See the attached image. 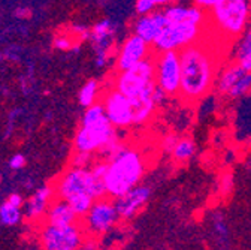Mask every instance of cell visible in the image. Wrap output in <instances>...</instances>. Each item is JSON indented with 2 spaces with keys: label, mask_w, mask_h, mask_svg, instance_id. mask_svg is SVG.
I'll list each match as a JSON object with an SVG mask.
<instances>
[{
  "label": "cell",
  "mask_w": 251,
  "mask_h": 250,
  "mask_svg": "<svg viewBox=\"0 0 251 250\" xmlns=\"http://www.w3.org/2000/svg\"><path fill=\"white\" fill-rule=\"evenodd\" d=\"M181 88L179 98L185 104H196L208 98L214 90L220 71V58L214 47L196 42L179 51Z\"/></svg>",
  "instance_id": "1"
},
{
  "label": "cell",
  "mask_w": 251,
  "mask_h": 250,
  "mask_svg": "<svg viewBox=\"0 0 251 250\" xmlns=\"http://www.w3.org/2000/svg\"><path fill=\"white\" fill-rule=\"evenodd\" d=\"M55 192L60 199H65L71 204L78 217L85 216L96 199L108 195L105 178L96 175L91 168L75 167H71V169L61 175Z\"/></svg>",
  "instance_id": "2"
},
{
  "label": "cell",
  "mask_w": 251,
  "mask_h": 250,
  "mask_svg": "<svg viewBox=\"0 0 251 250\" xmlns=\"http://www.w3.org/2000/svg\"><path fill=\"white\" fill-rule=\"evenodd\" d=\"M106 162V194L114 199L141 184L147 171L145 156L127 144H124Z\"/></svg>",
  "instance_id": "3"
},
{
  "label": "cell",
  "mask_w": 251,
  "mask_h": 250,
  "mask_svg": "<svg viewBox=\"0 0 251 250\" xmlns=\"http://www.w3.org/2000/svg\"><path fill=\"white\" fill-rule=\"evenodd\" d=\"M251 18L250 0H220L208 12L211 23L223 38H239L248 27Z\"/></svg>",
  "instance_id": "4"
},
{
  "label": "cell",
  "mask_w": 251,
  "mask_h": 250,
  "mask_svg": "<svg viewBox=\"0 0 251 250\" xmlns=\"http://www.w3.org/2000/svg\"><path fill=\"white\" fill-rule=\"evenodd\" d=\"M155 61L154 54L148 58L139 61L138 65L132 66L117 74L112 87L120 90L123 95L130 99L142 96L155 88Z\"/></svg>",
  "instance_id": "5"
},
{
  "label": "cell",
  "mask_w": 251,
  "mask_h": 250,
  "mask_svg": "<svg viewBox=\"0 0 251 250\" xmlns=\"http://www.w3.org/2000/svg\"><path fill=\"white\" fill-rule=\"evenodd\" d=\"M205 26L193 24V23H169L162 35L152 44L154 53L165 51H181L185 47L196 44L202 36V30Z\"/></svg>",
  "instance_id": "6"
},
{
  "label": "cell",
  "mask_w": 251,
  "mask_h": 250,
  "mask_svg": "<svg viewBox=\"0 0 251 250\" xmlns=\"http://www.w3.org/2000/svg\"><path fill=\"white\" fill-rule=\"evenodd\" d=\"M115 137V128L108 117L94 121L90 124H81L74 141V147L76 151H87L96 154L99 153L108 142H111Z\"/></svg>",
  "instance_id": "7"
},
{
  "label": "cell",
  "mask_w": 251,
  "mask_h": 250,
  "mask_svg": "<svg viewBox=\"0 0 251 250\" xmlns=\"http://www.w3.org/2000/svg\"><path fill=\"white\" fill-rule=\"evenodd\" d=\"M155 84L169 98L179 96L181 88V58L178 51L154 53Z\"/></svg>",
  "instance_id": "8"
},
{
  "label": "cell",
  "mask_w": 251,
  "mask_h": 250,
  "mask_svg": "<svg viewBox=\"0 0 251 250\" xmlns=\"http://www.w3.org/2000/svg\"><path fill=\"white\" fill-rule=\"evenodd\" d=\"M103 104L106 117L112 123L115 129H126L135 126V114H133V104L132 99L127 98L115 87H109L100 101Z\"/></svg>",
  "instance_id": "9"
},
{
  "label": "cell",
  "mask_w": 251,
  "mask_h": 250,
  "mask_svg": "<svg viewBox=\"0 0 251 250\" xmlns=\"http://www.w3.org/2000/svg\"><path fill=\"white\" fill-rule=\"evenodd\" d=\"M41 243L44 250H76L84 243L82 231L76 223L66 226L48 223L41 232Z\"/></svg>",
  "instance_id": "10"
},
{
  "label": "cell",
  "mask_w": 251,
  "mask_h": 250,
  "mask_svg": "<svg viewBox=\"0 0 251 250\" xmlns=\"http://www.w3.org/2000/svg\"><path fill=\"white\" fill-rule=\"evenodd\" d=\"M85 217V228L91 235H103L109 232L120 221L115 202L106 198L96 199Z\"/></svg>",
  "instance_id": "11"
},
{
  "label": "cell",
  "mask_w": 251,
  "mask_h": 250,
  "mask_svg": "<svg viewBox=\"0 0 251 250\" xmlns=\"http://www.w3.org/2000/svg\"><path fill=\"white\" fill-rule=\"evenodd\" d=\"M152 54H154L152 45L133 33L129 38H126L120 45L115 56V68L118 72L130 69L132 66L138 65L139 61L148 58Z\"/></svg>",
  "instance_id": "12"
},
{
  "label": "cell",
  "mask_w": 251,
  "mask_h": 250,
  "mask_svg": "<svg viewBox=\"0 0 251 250\" xmlns=\"http://www.w3.org/2000/svg\"><path fill=\"white\" fill-rule=\"evenodd\" d=\"M150 196H151L150 187L145 184H138L127 194L115 198L114 202L120 214V219H123V221H130V219H133L145 207Z\"/></svg>",
  "instance_id": "13"
},
{
  "label": "cell",
  "mask_w": 251,
  "mask_h": 250,
  "mask_svg": "<svg viewBox=\"0 0 251 250\" xmlns=\"http://www.w3.org/2000/svg\"><path fill=\"white\" fill-rule=\"evenodd\" d=\"M169 24L163 9H155L150 14L139 15L133 26V33L141 36L148 44H154L155 39L162 35L165 27Z\"/></svg>",
  "instance_id": "14"
},
{
  "label": "cell",
  "mask_w": 251,
  "mask_h": 250,
  "mask_svg": "<svg viewBox=\"0 0 251 250\" xmlns=\"http://www.w3.org/2000/svg\"><path fill=\"white\" fill-rule=\"evenodd\" d=\"M169 23H193L199 26L208 24V12L199 6L193 5H181L172 3L163 8Z\"/></svg>",
  "instance_id": "15"
},
{
  "label": "cell",
  "mask_w": 251,
  "mask_h": 250,
  "mask_svg": "<svg viewBox=\"0 0 251 250\" xmlns=\"http://www.w3.org/2000/svg\"><path fill=\"white\" fill-rule=\"evenodd\" d=\"M115 35H117V26L114 24L112 20L105 18L93 26L88 41H91V45L94 50L112 51V47L115 42Z\"/></svg>",
  "instance_id": "16"
},
{
  "label": "cell",
  "mask_w": 251,
  "mask_h": 250,
  "mask_svg": "<svg viewBox=\"0 0 251 250\" xmlns=\"http://www.w3.org/2000/svg\"><path fill=\"white\" fill-rule=\"evenodd\" d=\"M247 72V69H244L241 65H238L236 61H230V63L225 65L220 68L217 80H215V85L214 90L218 96L227 98L229 91L233 88V85L242 78V75Z\"/></svg>",
  "instance_id": "17"
},
{
  "label": "cell",
  "mask_w": 251,
  "mask_h": 250,
  "mask_svg": "<svg viewBox=\"0 0 251 250\" xmlns=\"http://www.w3.org/2000/svg\"><path fill=\"white\" fill-rule=\"evenodd\" d=\"M47 217H48V223L55 226L74 225L78 221V214L74 211L71 204L65 199H58L54 204H51L47 211Z\"/></svg>",
  "instance_id": "18"
},
{
  "label": "cell",
  "mask_w": 251,
  "mask_h": 250,
  "mask_svg": "<svg viewBox=\"0 0 251 250\" xmlns=\"http://www.w3.org/2000/svg\"><path fill=\"white\" fill-rule=\"evenodd\" d=\"M54 195V189L51 186H44L35 192L25 205V214L28 219H36L45 214L50 208V201Z\"/></svg>",
  "instance_id": "19"
},
{
  "label": "cell",
  "mask_w": 251,
  "mask_h": 250,
  "mask_svg": "<svg viewBox=\"0 0 251 250\" xmlns=\"http://www.w3.org/2000/svg\"><path fill=\"white\" fill-rule=\"evenodd\" d=\"M152 91L132 99L133 114H135V123H133L135 126H142V124L148 123L151 120V117L154 115L155 110L159 108V105L155 104V101L152 98Z\"/></svg>",
  "instance_id": "20"
},
{
  "label": "cell",
  "mask_w": 251,
  "mask_h": 250,
  "mask_svg": "<svg viewBox=\"0 0 251 250\" xmlns=\"http://www.w3.org/2000/svg\"><path fill=\"white\" fill-rule=\"evenodd\" d=\"M233 61H236L244 69L251 71V26H248L245 32L238 38L233 51Z\"/></svg>",
  "instance_id": "21"
},
{
  "label": "cell",
  "mask_w": 251,
  "mask_h": 250,
  "mask_svg": "<svg viewBox=\"0 0 251 250\" xmlns=\"http://www.w3.org/2000/svg\"><path fill=\"white\" fill-rule=\"evenodd\" d=\"M99 93H100V84L96 80H90L87 81L81 90H79V95H78V101L84 108L91 107L93 104H96L99 99Z\"/></svg>",
  "instance_id": "22"
},
{
  "label": "cell",
  "mask_w": 251,
  "mask_h": 250,
  "mask_svg": "<svg viewBox=\"0 0 251 250\" xmlns=\"http://www.w3.org/2000/svg\"><path fill=\"white\" fill-rule=\"evenodd\" d=\"M196 153V144L190 138H179L174 151H172V158L176 162H187L190 161Z\"/></svg>",
  "instance_id": "23"
},
{
  "label": "cell",
  "mask_w": 251,
  "mask_h": 250,
  "mask_svg": "<svg viewBox=\"0 0 251 250\" xmlns=\"http://www.w3.org/2000/svg\"><path fill=\"white\" fill-rule=\"evenodd\" d=\"M250 91H251V71H247V72L242 75V78H241V80L233 85V88L229 91L227 99L236 101V99L245 98Z\"/></svg>",
  "instance_id": "24"
},
{
  "label": "cell",
  "mask_w": 251,
  "mask_h": 250,
  "mask_svg": "<svg viewBox=\"0 0 251 250\" xmlns=\"http://www.w3.org/2000/svg\"><path fill=\"white\" fill-rule=\"evenodd\" d=\"M21 219V211L18 207L12 205L9 201L3 202L0 205V221L5 225H15L20 222Z\"/></svg>",
  "instance_id": "25"
},
{
  "label": "cell",
  "mask_w": 251,
  "mask_h": 250,
  "mask_svg": "<svg viewBox=\"0 0 251 250\" xmlns=\"http://www.w3.org/2000/svg\"><path fill=\"white\" fill-rule=\"evenodd\" d=\"M212 229H214V235L218 238L220 243H226L229 238V228L227 223L225 221V217L222 214H215L212 219Z\"/></svg>",
  "instance_id": "26"
},
{
  "label": "cell",
  "mask_w": 251,
  "mask_h": 250,
  "mask_svg": "<svg viewBox=\"0 0 251 250\" xmlns=\"http://www.w3.org/2000/svg\"><path fill=\"white\" fill-rule=\"evenodd\" d=\"M94 162V154L93 153H87V151H76L75 150V156L72 158V167L75 168H90Z\"/></svg>",
  "instance_id": "27"
},
{
  "label": "cell",
  "mask_w": 251,
  "mask_h": 250,
  "mask_svg": "<svg viewBox=\"0 0 251 250\" xmlns=\"http://www.w3.org/2000/svg\"><path fill=\"white\" fill-rule=\"evenodd\" d=\"M178 137L175 135V134H168L163 139H162V148H163V151H166V153H171L172 154V151H174V148H175V145H176V142H178Z\"/></svg>",
  "instance_id": "28"
},
{
  "label": "cell",
  "mask_w": 251,
  "mask_h": 250,
  "mask_svg": "<svg viewBox=\"0 0 251 250\" xmlns=\"http://www.w3.org/2000/svg\"><path fill=\"white\" fill-rule=\"evenodd\" d=\"M54 47L60 51H68L72 48V39L69 36H57L54 39Z\"/></svg>",
  "instance_id": "29"
},
{
  "label": "cell",
  "mask_w": 251,
  "mask_h": 250,
  "mask_svg": "<svg viewBox=\"0 0 251 250\" xmlns=\"http://www.w3.org/2000/svg\"><path fill=\"white\" fill-rule=\"evenodd\" d=\"M152 98H154V101H155V104L159 105V107H162L165 102H166V99L169 98L166 93L160 88V87H157L155 85V88H154V91H152Z\"/></svg>",
  "instance_id": "30"
},
{
  "label": "cell",
  "mask_w": 251,
  "mask_h": 250,
  "mask_svg": "<svg viewBox=\"0 0 251 250\" xmlns=\"http://www.w3.org/2000/svg\"><path fill=\"white\" fill-rule=\"evenodd\" d=\"M218 2H220V0H193V3H195L196 6L205 9L206 12H209Z\"/></svg>",
  "instance_id": "31"
},
{
  "label": "cell",
  "mask_w": 251,
  "mask_h": 250,
  "mask_svg": "<svg viewBox=\"0 0 251 250\" xmlns=\"http://www.w3.org/2000/svg\"><path fill=\"white\" fill-rule=\"evenodd\" d=\"M24 164H25V158H24V156L23 154H15L14 158L11 159V162H9V167L12 169H20V168L24 167Z\"/></svg>",
  "instance_id": "32"
},
{
  "label": "cell",
  "mask_w": 251,
  "mask_h": 250,
  "mask_svg": "<svg viewBox=\"0 0 251 250\" xmlns=\"http://www.w3.org/2000/svg\"><path fill=\"white\" fill-rule=\"evenodd\" d=\"M150 2L155 6V9H163V8H166V6L175 3L176 0H150Z\"/></svg>",
  "instance_id": "33"
},
{
  "label": "cell",
  "mask_w": 251,
  "mask_h": 250,
  "mask_svg": "<svg viewBox=\"0 0 251 250\" xmlns=\"http://www.w3.org/2000/svg\"><path fill=\"white\" fill-rule=\"evenodd\" d=\"M8 201H9V202H11L12 205L18 207V208H20V207L23 205V198H21V196H20L18 194H14V195H11V196L8 198Z\"/></svg>",
  "instance_id": "34"
},
{
  "label": "cell",
  "mask_w": 251,
  "mask_h": 250,
  "mask_svg": "<svg viewBox=\"0 0 251 250\" xmlns=\"http://www.w3.org/2000/svg\"><path fill=\"white\" fill-rule=\"evenodd\" d=\"M76 250H98V247L94 246L93 243H82Z\"/></svg>",
  "instance_id": "35"
},
{
  "label": "cell",
  "mask_w": 251,
  "mask_h": 250,
  "mask_svg": "<svg viewBox=\"0 0 251 250\" xmlns=\"http://www.w3.org/2000/svg\"><path fill=\"white\" fill-rule=\"evenodd\" d=\"M223 187H225L227 192L230 191V187H232V177L230 175H227V178L226 177L223 178Z\"/></svg>",
  "instance_id": "36"
},
{
  "label": "cell",
  "mask_w": 251,
  "mask_h": 250,
  "mask_svg": "<svg viewBox=\"0 0 251 250\" xmlns=\"http://www.w3.org/2000/svg\"><path fill=\"white\" fill-rule=\"evenodd\" d=\"M2 58H3V54H2V53H0V60H2Z\"/></svg>",
  "instance_id": "37"
},
{
  "label": "cell",
  "mask_w": 251,
  "mask_h": 250,
  "mask_svg": "<svg viewBox=\"0 0 251 250\" xmlns=\"http://www.w3.org/2000/svg\"><path fill=\"white\" fill-rule=\"evenodd\" d=\"M250 8H251V0H250Z\"/></svg>",
  "instance_id": "38"
}]
</instances>
